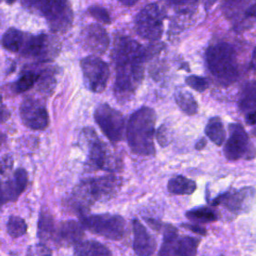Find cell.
<instances>
[{
  "mask_svg": "<svg viewBox=\"0 0 256 256\" xmlns=\"http://www.w3.org/2000/svg\"><path fill=\"white\" fill-rule=\"evenodd\" d=\"M26 256H52V254L47 245L40 243L30 246Z\"/></svg>",
  "mask_w": 256,
  "mask_h": 256,
  "instance_id": "34",
  "label": "cell"
},
{
  "mask_svg": "<svg viewBox=\"0 0 256 256\" xmlns=\"http://www.w3.org/2000/svg\"><path fill=\"white\" fill-rule=\"evenodd\" d=\"M57 51L58 46L55 44L52 37L45 34H39L36 36L28 34L21 53L27 57H34L45 61L51 59L53 55H56Z\"/></svg>",
  "mask_w": 256,
  "mask_h": 256,
  "instance_id": "15",
  "label": "cell"
},
{
  "mask_svg": "<svg viewBox=\"0 0 256 256\" xmlns=\"http://www.w3.org/2000/svg\"><path fill=\"white\" fill-rule=\"evenodd\" d=\"M185 215L189 220L201 222V223L213 222L218 219V215H217L216 211H214L213 209L206 207V206H201V207H196V208L190 209L186 212Z\"/></svg>",
  "mask_w": 256,
  "mask_h": 256,
  "instance_id": "27",
  "label": "cell"
},
{
  "mask_svg": "<svg viewBox=\"0 0 256 256\" xmlns=\"http://www.w3.org/2000/svg\"><path fill=\"white\" fill-rule=\"evenodd\" d=\"M114 94L120 102L128 101L143 79V63L130 62L115 65Z\"/></svg>",
  "mask_w": 256,
  "mask_h": 256,
  "instance_id": "7",
  "label": "cell"
},
{
  "mask_svg": "<svg viewBox=\"0 0 256 256\" xmlns=\"http://www.w3.org/2000/svg\"><path fill=\"white\" fill-rule=\"evenodd\" d=\"M186 84L191 87L192 89L198 91V92H203L208 88V81L200 76L196 75H191L186 78Z\"/></svg>",
  "mask_w": 256,
  "mask_h": 256,
  "instance_id": "31",
  "label": "cell"
},
{
  "mask_svg": "<svg viewBox=\"0 0 256 256\" xmlns=\"http://www.w3.org/2000/svg\"><path fill=\"white\" fill-rule=\"evenodd\" d=\"M163 242L158 256H196L199 239L191 236H180L177 228L164 224Z\"/></svg>",
  "mask_w": 256,
  "mask_h": 256,
  "instance_id": "8",
  "label": "cell"
},
{
  "mask_svg": "<svg viewBox=\"0 0 256 256\" xmlns=\"http://www.w3.org/2000/svg\"><path fill=\"white\" fill-rule=\"evenodd\" d=\"M94 119L103 134L111 142H118L122 139L125 120L121 112L108 104H99L94 111Z\"/></svg>",
  "mask_w": 256,
  "mask_h": 256,
  "instance_id": "9",
  "label": "cell"
},
{
  "mask_svg": "<svg viewBox=\"0 0 256 256\" xmlns=\"http://www.w3.org/2000/svg\"><path fill=\"white\" fill-rule=\"evenodd\" d=\"M74 256H111L110 250L94 240L79 242L74 249Z\"/></svg>",
  "mask_w": 256,
  "mask_h": 256,
  "instance_id": "23",
  "label": "cell"
},
{
  "mask_svg": "<svg viewBox=\"0 0 256 256\" xmlns=\"http://www.w3.org/2000/svg\"><path fill=\"white\" fill-rule=\"evenodd\" d=\"M121 180L115 175H105L81 181L72 191L70 206L84 215L89 207L98 201H106L115 196L120 189Z\"/></svg>",
  "mask_w": 256,
  "mask_h": 256,
  "instance_id": "1",
  "label": "cell"
},
{
  "mask_svg": "<svg viewBox=\"0 0 256 256\" xmlns=\"http://www.w3.org/2000/svg\"><path fill=\"white\" fill-rule=\"evenodd\" d=\"M80 223L83 228L111 240L123 238L126 230L125 219L117 214H96L82 215Z\"/></svg>",
  "mask_w": 256,
  "mask_h": 256,
  "instance_id": "6",
  "label": "cell"
},
{
  "mask_svg": "<svg viewBox=\"0 0 256 256\" xmlns=\"http://www.w3.org/2000/svg\"><path fill=\"white\" fill-rule=\"evenodd\" d=\"M135 28L142 38L157 40L163 32V16L157 4H148L136 16Z\"/></svg>",
  "mask_w": 256,
  "mask_h": 256,
  "instance_id": "10",
  "label": "cell"
},
{
  "mask_svg": "<svg viewBox=\"0 0 256 256\" xmlns=\"http://www.w3.org/2000/svg\"><path fill=\"white\" fill-rule=\"evenodd\" d=\"M28 34L23 33L22 31L16 28H9L2 36L1 44L2 46L11 51V52H19L21 53Z\"/></svg>",
  "mask_w": 256,
  "mask_h": 256,
  "instance_id": "22",
  "label": "cell"
},
{
  "mask_svg": "<svg viewBox=\"0 0 256 256\" xmlns=\"http://www.w3.org/2000/svg\"><path fill=\"white\" fill-rule=\"evenodd\" d=\"M206 145H207V140H206L204 137H202V138H200V139L196 142L195 148H196V150H202V149L205 148Z\"/></svg>",
  "mask_w": 256,
  "mask_h": 256,
  "instance_id": "41",
  "label": "cell"
},
{
  "mask_svg": "<svg viewBox=\"0 0 256 256\" xmlns=\"http://www.w3.org/2000/svg\"><path fill=\"white\" fill-rule=\"evenodd\" d=\"M246 122L249 125H256V110L246 115Z\"/></svg>",
  "mask_w": 256,
  "mask_h": 256,
  "instance_id": "39",
  "label": "cell"
},
{
  "mask_svg": "<svg viewBox=\"0 0 256 256\" xmlns=\"http://www.w3.org/2000/svg\"><path fill=\"white\" fill-rule=\"evenodd\" d=\"M83 46L94 54H102L106 51L109 38L106 30L99 24H89L81 32Z\"/></svg>",
  "mask_w": 256,
  "mask_h": 256,
  "instance_id": "16",
  "label": "cell"
},
{
  "mask_svg": "<svg viewBox=\"0 0 256 256\" xmlns=\"http://www.w3.org/2000/svg\"><path fill=\"white\" fill-rule=\"evenodd\" d=\"M255 195V189L252 187H243L240 190L228 191L224 193L223 204L233 213H242L250 210Z\"/></svg>",
  "mask_w": 256,
  "mask_h": 256,
  "instance_id": "17",
  "label": "cell"
},
{
  "mask_svg": "<svg viewBox=\"0 0 256 256\" xmlns=\"http://www.w3.org/2000/svg\"><path fill=\"white\" fill-rule=\"evenodd\" d=\"M6 3H8V4H11V3H13V2H15V0H4Z\"/></svg>",
  "mask_w": 256,
  "mask_h": 256,
  "instance_id": "45",
  "label": "cell"
},
{
  "mask_svg": "<svg viewBox=\"0 0 256 256\" xmlns=\"http://www.w3.org/2000/svg\"><path fill=\"white\" fill-rule=\"evenodd\" d=\"M138 0H120V2L125 6H132L134 5Z\"/></svg>",
  "mask_w": 256,
  "mask_h": 256,
  "instance_id": "42",
  "label": "cell"
},
{
  "mask_svg": "<svg viewBox=\"0 0 256 256\" xmlns=\"http://www.w3.org/2000/svg\"><path fill=\"white\" fill-rule=\"evenodd\" d=\"M251 65H252L253 68H256V48L254 49V52H253V57H252Z\"/></svg>",
  "mask_w": 256,
  "mask_h": 256,
  "instance_id": "43",
  "label": "cell"
},
{
  "mask_svg": "<svg viewBox=\"0 0 256 256\" xmlns=\"http://www.w3.org/2000/svg\"><path fill=\"white\" fill-rule=\"evenodd\" d=\"M88 12L94 17L96 18L99 22L104 23V24H109L110 23V16L108 11L101 6H91L88 8Z\"/></svg>",
  "mask_w": 256,
  "mask_h": 256,
  "instance_id": "32",
  "label": "cell"
},
{
  "mask_svg": "<svg viewBox=\"0 0 256 256\" xmlns=\"http://www.w3.org/2000/svg\"><path fill=\"white\" fill-rule=\"evenodd\" d=\"M167 189L172 194L190 195L196 190V182L182 175H177L168 181Z\"/></svg>",
  "mask_w": 256,
  "mask_h": 256,
  "instance_id": "24",
  "label": "cell"
},
{
  "mask_svg": "<svg viewBox=\"0 0 256 256\" xmlns=\"http://www.w3.org/2000/svg\"><path fill=\"white\" fill-rule=\"evenodd\" d=\"M13 166V159L7 155L0 158V175L3 176L7 174L9 171H11Z\"/></svg>",
  "mask_w": 256,
  "mask_h": 256,
  "instance_id": "35",
  "label": "cell"
},
{
  "mask_svg": "<svg viewBox=\"0 0 256 256\" xmlns=\"http://www.w3.org/2000/svg\"><path fill=\"white\" fill-rule=\"evenodd\" d=\"M240 106L243 109H252L253 107H256V83L247 87L240 102Z\"/></svg>",
  "mask_w": 256,
  "mask_h": 256,
  "instance_id": "30",
  "label": "cell"
},
{
  "mask_svg": "<svg viewBox=\"0 0 256 256\" xmlns=\"http://www.w3.org/2000/svg\"><path fill=\"white\" fill-rule=\"evenodd\" d=\"M220 256H223V255H220Z\"/></svg>",
  "mask_w": 256,
  "mask_h": 256,
  "instance_id": "47",
  "label": "cell"
},
{
  "mask_svg": "<svg viewBox=\"0 0 256 256\" xmlns=\"http://www.w3.org/2000/svg\"><path fill=\"white\" fill-rule=\"evenodd\" d=\"M4 142H5V135L2 134V133H0V149H1L2 145L4 144Z\"/></svg>",
  "mask_w": 256,
  "mask_h": 256,
  "instance_id": "44",
  "label": "cell"
},
{
  "mask_svg": "<svg viewBox=\"0 0 256 256\" xmlns=\"http://www.w3.org/2000/svg\"><path fill=\"white\" fill-rule=\"evenodd\" d=\"M28 184V175L25 169H17L12 177L5 182H2L3 192L7 202L15 201L24 192Z\"/></svg>",
  "mask_w": 256,
  "mask_h": 256,
  "instance_id": "20",
  "label": "cell"
},
{
  "mask_svg": "<svg viewBox=\"0 0 256 256\" xmlns=\"http://www.w3.org/2000/svg\"><path fill=\"white\" fill-rule=\"evenodd\" d=\"M180 226H181V227H184V228L190 230L191 232H193V233H195V234H198V235H200V236H205V235L207 234L206 229H205L204 227H202V226H199V225H194V224H187V223H185V224H181Z\"/></svg>",
  "mask_w": 256,
  "mask_h": 256,
  "instance_id": "36",
  "label": "cell"
},
{
  "mask_svg": "<svg viewBox=\"0 0 256 256\" xmlns=\"http://www.w3.org/2000/svg\"><path fill=\"white\" fill-rule=\"evenodd\" d=\"M146 50L135 40L123 36L116 39L112 50V58L115 65L130 63V62H141L143 63L146 59Z\"/></svg>",
  "mask_w": 256,
  "mask_h": 256,
  "instance_id": "14",
  "label": "cell"
},
{
  "mask_svg": "<svg viewBox=\"0 0 256 256\" xmlns=\"http://www.w3.org/2000/svg\"><path fill=\"white\" fill-rule=\"evenodd\" d=\"M81 223L73 220H67L61 222L56 227L55 243L59 245H77L82 241L84 236V230Z\"/></svg>",
  "mask_w": 256,
  "mask_h": 256,
  "instance_id": "19",
  "label": "cell"
},
{
  "mask_svg": "<svg viewBox=\"0 0 256 256\" xmlns=\"http://www.w3.org/2000/svg\"><path fill=\"white\" fill-rule=\"evenodd\" d=\"M205 134L217 146H221L224 143L226 133L223 123L218 116L212 117L208 120L205 127Z\"/></svg>",
  "mask_w": 256,
  "mask_h": 256,
  "instance_id": "25",
  "label": "cell"
},
{
  "mask_svg": "<svg viewBox=\"0 0 256 256\" xmlns=\"http://www.w3.org/2000/svg\"><path fill=\"white\" fill-rule=\"evenodd\" d=\"M245 15L247 17H256V1L246 10Z\"/></svg>",
  "mask_w": 256,
  "mask_h": 256,
  "instance_id": "40",
  "label": "cell"
},
{
  "mask_svg": "<svg viewBox=\"0 0 256 256\" xmlns=\"http://www.w3.org/2000/svg\"><path fill=\"white\" fill-rule=\"evenodd\" d=\"M56 226L52 215L47 210H42L40 212L38 221V237L43 244L49 242H55Z\"/></svg>",
  "mask_w": 256,
  "mask_h": 256,
  "instance_id": "21",
  "label": "cell"
},
{
  "mask_svg": "<svg viewBox=\"0 0 256 256\" xmlns=\"http://www.w3.org/2000/svg\"><path fill=\"white\" fill-rule=\"evenodd\" d=\"M10 117V112L6 105L3 103L2 97L0 96V124L7 121Z\"/></svg>",
  "mask_w": 256,
  "mask_h": 256,
  "instance_id": "37",
  "label": "cell"
},
{
  "mask_svg": "<svg viewBox=\"0 0 256 256\" xmlns=\"http://www.w3.org/2000/svg\"><path fill=\"white\" fill-rule=\"evenodd\" d=\"M252 134H253V135H254V136H256V128H255V129H253V130H252Z\"/></svg>",
  "mask_w": 256,
  "mask_h": 256,
  "instance_id": "46",
  "label": "cell"
},
{
  "mask_svg": "<svg viewBox=\"0 0 256 256\" xmlns=\"http://www.w3.org/2000/svg\"><path fill=\"white\" fill-rule=\"evenodd\" d=\"M132 225L134 252L138 256H152L157 247L155 238L138 219H134Z\"/></svg>",
  "mask_w": 256,
  "mask_h": 256,
  "instance_id": "18",
  "label": "cell"
},
{
  "mask_svg": "<svg viewBox=\"0 0 256 256\" xmlns=\"http://www.w3.org/2000/svg\"><path fill=\"white\" fill-rule=\"evenodd\" d=\"M82 138L87 149L86 165L92 170L115 171L118 165L117 159L94 129L87 127L82 131Z\"/></svg>",
  "mask_w": 256,
  "mask_h": 256,
  "instance_id": "5",
  "label": "cell"
},
{
  "mask_svg": "<svg viewBox=\"0 0 256 256\" xmlns=\"http://www.w3.org/2000/svg\"><path fill=\"white\" fill-rule=\"evenodd\" d=\"M80 65L86 87L94 93H101L106 88L109 78L106 62L97 56H89L82 59Z\"/></svg>",
  "mask_w": 256,
  "mask_h": 256,
  "instance_id": "12",
  "label": "cell"
},
{
  "mask_svg": "<svg viewBox=\"0 0 256 256\" xmlns=\"http://www.w3.org/2000/svg\"><path fill=\"white\" fill-rule=\"evenodd\" d=\"M206 61L212 75L222 84L228 85L237 79L236 55L230 44L220 42L210 46L206 51Z\"/></svg>",
  "mask_w": 256,
  "mask_h": 256,
  "instance_id": "3",
  "label": "cell"
},
{
  "mask_svg": "<svg viewBox=\"0 0 256 256\" xmlns=\"http://www.w3.org/2000/svg\"><path fill=\"white\" fill-rule=\"evenodd\" d=\"M156 139L161 147H166L171 141V134L168 127L162 124L156 131Z\"/></svg>",
  "mask_w": 256,
  "mask_h": 256,
  "instance_id": "33",
  "label": "cell"
},
{
  "mask_svg": "<svg viewBox=\"0 0 256 256\" xmlns=\"http://www.w3.org/2000/svg\"><path fill=\"white\" fill-rule=\"evenodd\" d=\"M7 232L13 238L20 237L27 232V224L21 217L10 216L7 221Z\"/></svg>",
  "mask_w": 256,
  "mask_h": 256,
  "instance_id": "29",
  "label": "cell"
},
{
  "mask_svg": "<svg viewBox=\"0 0 256 256\" xmlns=\"http://www.w3.org/2000/svg\"><path fill=\"white\" fill-rule=\"evenodd\" d=\"M175 101L179 108L187 115H194L198 111V104L194 96L186 91L179 90L175 93Z\"/></svg>",
  "mask_w": 256,
  "mask_h": 256,
  "instance_id": "26",
  "label": "cell"
},
{
  "mask_svg": "<svg viewBox=\"0 0 256 256\" xmlns=\"http://www.w3.org/2000/svg\"><path fill=\"white\" fill-rule=\"evenodd\" d=\"M197 0H168V2L176 7H183V6H189L196 2Z\"/></svg>",
  "mask_w": 256,
  "mask_h": 256,
  "instance_id": "38",
  "label": "cell"
},
{
  "mask_svg": "<svg viewBox=\"0 0 256 256\" xmlns=\"http://www.w3.org/2000/svg\"><path fill=\"white\" fill-rule=\"evenodd\" d=\"M23 124L32 130H44L49 124V116L43 102L38 99L25 98L19 108Z\"/></svg>",
  "mask_w": 256,
  "mask_h": 256,
  "instance_id": "13",
  "label": "cell"
},
{
  "mask_svg": "<svg viewBox=\"0 0 256 256\" xmlns=\"http://www.w3.org/2000/svg\"><path fill=\"white\" fill-rule=\"evenodd\" d=\"M228 128L229 138L224 145V156L230 161H236L244 156H246V159L253 158L255 152L243 126L238 123H232L229 124Z\"/></svg>",
  "mask_w": 256,
  "mask_h": 256,
  "instance_id": "11",
  "label": "cell"
},
{
  "mask_svg": "<svg viewBox=\"0 0 256 256\" xmlns=\"http://www.w3.org/2000/svg\"><path fill=\"white\" fill-rule=\"evenodd\" d=\"M24 7L42 15L51 30L63 32L73 20V13L68 0H21Z\"/></svg>",
  "mask_w": 256,
  "mask_h": 256,
  "instance_id": "4",
  "label": "cell"
},
{
  "mask_svg": "<svg viewBox=\"0 0 256 256\" xmlns=\"http://www.w3.org/2000/svg\"><path fill=\"white\" fill-rule=\"evenodd\" d=\"M40 79V75L36 72H25L14 84V90L17 93H22L32 88L35 83Z\"/></svg>",
  "mask_w": 256,
  "mask_h": 256,
  "instance_id": "28",
  "label": "cell"
},
{
  "mask_svg": "<svg viewBox=\"0 0 256 256\" xmlns=\"http://www.w3.org/2000/svg\"><path fill=\"white\" fill-rule=\"evenodd\" d=\"M155 111L150 107H141L129 118L126 138L131 151L137 155L153 156L155 154Z\"/></svg>",
  "mask_w": 256,
  "mask_h": 256,
  "instance_id": "2",
  "label": "cell"
}]
</instances>
